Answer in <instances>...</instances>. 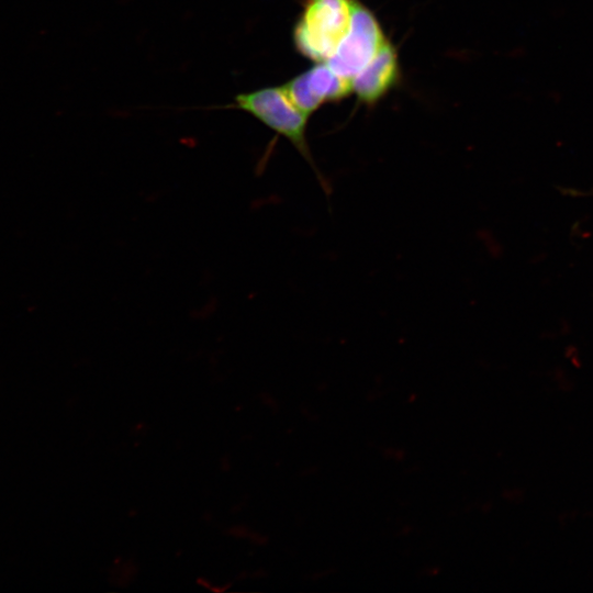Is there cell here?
<instances>
[{"mask_svg":"<svg viewBox=\"0 0 593 593\" xmlns=\"http://www.w3.org/2000/svg\"><path fill=\"white\" fill-rule=\"evenodd\" d=\"M388 38L376 15L351 0V21L346 36L325 63L338 75L353 79L377 55Z\"/></svg>","mask_w":593,"mask_h":593,"instance_id":"3957f363","label":"cell"},{"mask_svg":"<svg viewBox=\"0 0 593 593\" xmlns=\"http://www.w3.org/2000/svg\"><path fill=\"white\" fill-rule=\"evenodd\" d=\"M223 108L245 111L273 131L277 136L287 138L312 168L323 191L326 194L331 193L329 181L316 166L307 143L306 126L310 116L291 102L281 86L238 93L233 103Z\"/></svg>","mask_w":593,"mask_h":593,"instance_id":"6da1fadb","label":"cell"},{"mask_svg":"<svg viewBox=\"0 0 593 593\" xmlns=\"http://www.w3.org/2000/svg\"><path fill=\"white\" fill-rule=\"evenodd\" d=\"M291 102L310 116L321 105L346 98L351 79L338 75L325 61H321L281 86Z\"/></svg>","mask_w":593,"mask_h":593,"instance_id":"277c9868","label":"cell"},{"mask_svg":"<svg viewBox=\"0 0 593 593\" xmlns=\"http://www.w3.org/2000/svg\"><path fill=\"white\" fill-rule=\"evenodd\" d=\"M400 78L398 52L387 40L377 55L351 79L353 92L358 101L373 105L400 82Z\"/></svg>","mask_w":593,"mask_h":593,"instance_id":"5b68a950","label":"cell"},{"mask_svg":"<svg viewBox=\"0 0 593 593\" xmlns=\"http://www.w3.org/2000/svg\"><path fill=\"white\" fill-rule=\"evenodd\" d=\"M351 21V0H303L293 27V44L304 57L327 61L346 36Z\"/></svg>","mask_w":593,"mask_h":593,"instance_id":"7a4b0ae2","label":"cell"}]
</instances>
